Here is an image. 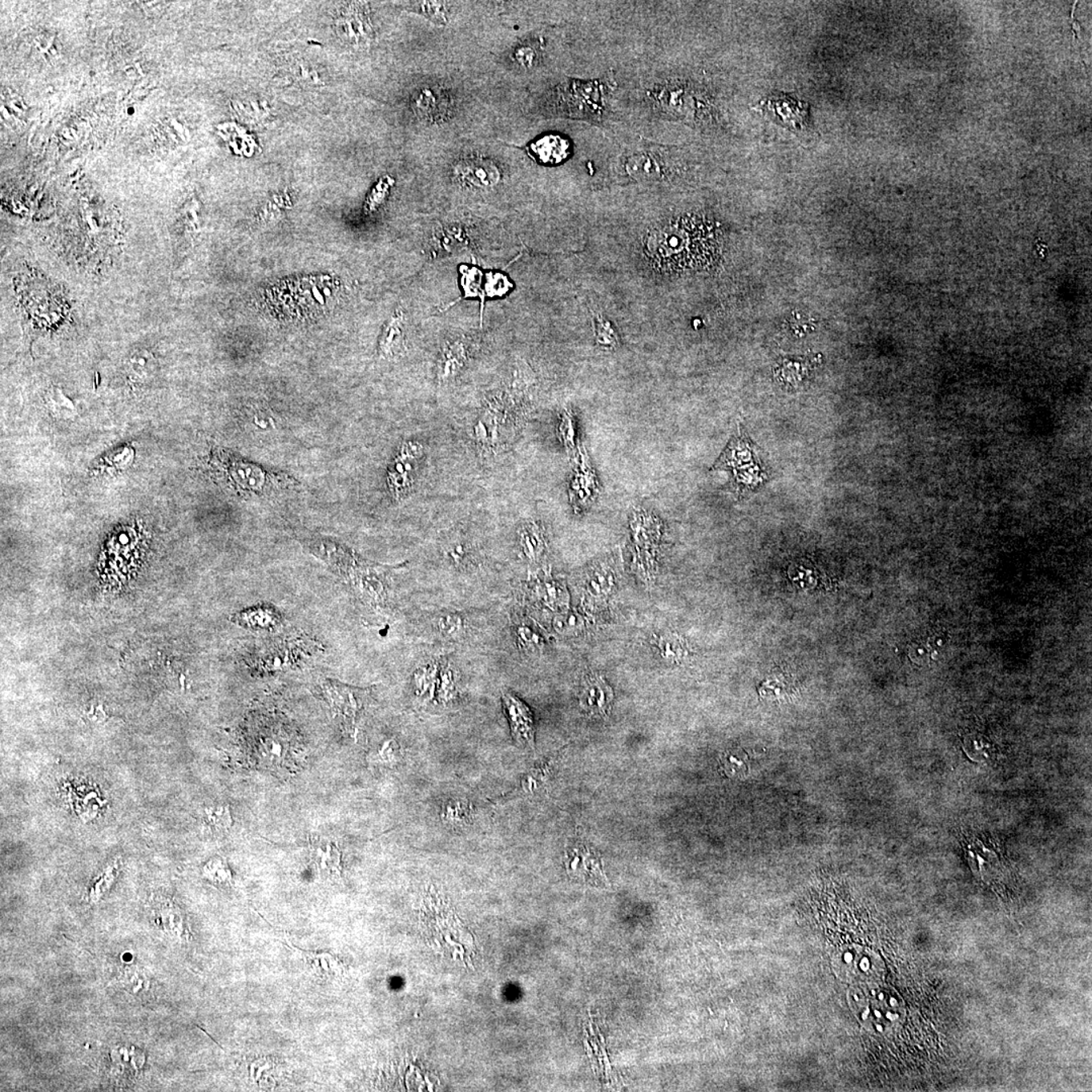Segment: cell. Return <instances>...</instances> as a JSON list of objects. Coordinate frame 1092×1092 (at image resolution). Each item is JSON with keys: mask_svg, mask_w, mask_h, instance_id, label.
Listing matches in <instances>:
<instances>
[{"mask_svg": "<svg viewBox=\"0 0 1092 1092\" xmlns=\"http://www.w3.org/2000/svg\"><path fill=\"white\" fill-rule=\"evenodd\" d=\"M211 465L225 487L241 497L270 495L296 484L288 474L270 472L224 449L215 451Z\"/></svg>", "mask_w": 1092, "mask_h": 1092, "instance_id": "cell-1", "label": "cell"}, {"mask_svg": "<svg viewBox=\"0 0 1092 1092\" xmlns=\"http://www.w3.org/2000/svg\"><path fill=\"white\" fill-rule=\"evenodd\" d=\"M856 1014L869 1028L883 1032L901 1020V1001L891 990L867 984L855 995Z\"/></svg>", "mask_w": 1092, "mask_h": 1092, "instance_id": "cell-2", "label": "cell"}, {"mask_svg": "<svg viewBox=\"0 0 1092 1092\" xmlns=\"http://www.w3.org/2000/svg\"><path fill=\"white\" fill-rule=\"evenodd\" d=\"M600 84L592 83H584L574 81L568 87L562 88L559 91L558 107L566 109L573 115H600L603 110V90H600Z\"/></svg>", "mask_w": 1092, "mask_h": 1092, "instance_id": "cell-3", "label": "cell"}, {"mask_svg": "<svg viewBox=\"0 0 1092 1092\" xmlns=\"http://www.w3.org/2000/svg\"><path fill=\"white\" fill-rule=\"evenodd\" d=\"M836 968L844 979L852 982L871 984L881 975L882 964L877 956L860 948L848 949L836 958Z\"/></svg>", "mask_w": 1092, "mask_h": 1092, "instance_id": "cell-4", "label": "cell"}, {"mask_svg": "<svg viewBox=\"0 0 1092 1092\" xmlns=\"http://www.w3.org/2000/svg\"><path fill=\"white\" fill-rule=\"evenodd\" d=\"M336 18V28L343 41L353 47H365L373 38V26L366 6L350 3L342 7Z\"/></svg>", "mask_w": 1092, "mask_h": 1092, "instance_id": "cell-5", "label": "cell"}, {"mask_svg": "<svg viewBox=\"0 0 1092 1092\" xmlns=\"http://www.w3.org/2000/svg\"><path fill=\"white\" fill-rule=\"evenodd\" d=\"M422 455L423 447L419 443H404L389 470V487L393 497L399 499L410 491L414 485L417 465Z\"/></svg>", "mask_w": 1092, "mask_h": 1092, "instance_id": "cell-6", "label": "cell"}, {"mask_svg": "<svg viewBox=\"0 0 1092 1092\" xmlns=\"http://www.w3.org/2000/svg\"><path fill=\"white\" fill-rule=\"evenodd\" d=\"M454 175L470 190H491L501 180V171L495 162L484 157H468L455 165Z\"/></svg>", "mask_w": 1092, "mask_h": 1092, "instance_id": "cell-7", "label": "cell"}, {"mask_svg": "<svg viewBox=\"0 0 1092 1092\" xmlns=\"http://www.w3.org/2000/svg\"><path fill=\"white\" fill-rule=\"evenodd\" d=\"M566 866L572 877L590 883L605 882L600 856L580 840H574L566 848Z\"/></svg>", "mask_w": 1092, "mask_h": 1092, "instance_id": "cell-8", "label": "cell"}, {"mask_svg": "<svg viewBox=\"0 0 1092 1092\" xmlns=\"http://www.w3.org/2000/svg\"><path fill=\"white\" fill-rule=\"evenodd\" d=\"M503 705L513 738L517 743L535 751L534 719L530 707L511 692L503 693Z\"/></svg>", "mask_w": 1092, "mask_h": 1092, "instance_id": "cell-9", "label": "cell"}, {"mask_svg": "<svg viewBox=\"0 0 1092 1092\" xmlns=\"http://www.w3.org/2000/svg\"><path fill=\"white\" fill-rule=\"evenodd\" d=\"M324 693L335 714L341 723L345 725L347 731H351L355 723L358 711L361 708V699L362 691L350 688L332 681H327L324 684Z\"/></svg>", "mask_w": 1092, "mask_h": 1092, "instance_id": "cell-10", "label": "cell"}, {"mask_svg": "<svg viewBox=\"0 0 1092 1092\" xmlns=\"http://www.w3.org/2000/svg\"><path fill=\"white\" fill-rule=\"evenodd\" d=\"M615 693L600 675L591 674L582 683L578 702L590 716L606 717L610 711Z\"/></svg>", "mask_w": 1092, "mask_h": 1092, "instance_id": "cell-11", "label": "cell"}, {"mask_svg": "<svg viewBox=\"0 0 1092 1092\" xmlns=\"http://www.w3.org/2000/svg\"><path fill=\"white\" fill-rule=\"evenodd\" d=\"M598 480L590 464L588 455L585 450L580 451V458L574 472L572 485H570V502L576 511H582L585 508L592 505L598 495Z\"/></svg>", "mask_w": 1092, "mask_h": 1092, "instance_id": "cell-12", "label": "cell"}, {"mask_svg": "<svg viewBox=\"0 0 1092 1092\" xmlns=\"http://www.w3.org/2000/svg\"><path fill=\"white\" fill-rule=\"evenodd\" d=\"M450 107L449 95L436 87H423L412 96V109L424 121H443Z\"/></svg>", "mask_w": 1092, "mask_h": 1092, "instance_id": "cell-13", "label": "cell"}, {"mask_svg": "<svg viewBox=\"0 0 1092 1092\" xmlns=\"http://www.w3.org/2000/svg\"><path fill=\"white\" fill-rule=\"evenodd\" d=\"M757 461V446L746 432L740 431L739 435L732 437L728 442L723 453L714 464L713 469L735 470Z\"/></svg>", "mask_w": 1092, "mask_h": 1092, "instance_id": "cell-14", "label": "cell"}, {"mask_svg": "<svg viewBox=\"0 0 1092 1092\" xmlns=\"http://www.w3.org/2000/svg\"><path fill=\"white\" fill-rule=\"evenodd\" d=\"M624 159L625 171L639 181L657 180L665 172L663 158L653 150L648 151L643 149V151L629 153L624 156Z\"/></svg>", "mask_w": 1092, "mask_h": 1092, "instance_id": "cell-15", "label": "cell"}, {"mask_svg": "<svg viewBox=\"0 0 1092 1092\" xmlns=\"http://www.w3.org/2000/svg\"><path fill=\"white\" fill-rule=\"evenodd\" d=\"M312 863L324 877H339L341 873V852L338 844L324 837H314L310 842Z\"/></svg>", "mask_w": 1092, "mask_h": 1092, "instance_id": "cell-16", "label": "cell"}, {"mask_svg": "<svg viewBox=\"0 0 1092 1092\" xmlns=\"http://www.w3.org/2000/svg\"><path fill=\"white\" fill-rule=\"evenodd\" d=\"M145 1057L133 1046H119L111 1052V1075L123 1082H132L140 1074Z\"/></svg>", "mask_w": 1092, "mask_h": 1092, "instance_id": "cell-17", "label": "cell"}, {"mask_svg": "<svg viewBox=\"0 0 1092 1092\" xmlns=\"http://www.w3.org/2000/svg\"><path fill=\"white\" fill-rule=\"evenodd\" d=\"M530 155L539 163L554 165L569 156L570 143L557 135L540 138L530 146Z\"/></svg>", "mask_w": 1092, "mask_h": 1092, "instance_id": "cell-18", "label": "cell"}, {"mask_svg": "<svg viewBox=\"0 0 1092 1092\" xmlns=\"http://www.w3.org/2000/svg\"><path fill=\"white\" fill-rule=\"evenodd\" d=\"M156 925L169 936L183 937L187 933L184 914L175 902L168 899L157 901L153 909Z\"/></svg>", "mask_w": 1092, "mask_h": 1092, "instance_id": "cell-19", "label": "cell"}, {"mask_svg": "<svg viewBox=\"0 0 1092 1092\" xmlns=\"http://www.w3.org/2000/svg\"><path fill=\"white\" fill-rule=\"evenodd\" d=\"M469 357V346L462 340H455L449 343L443 349L441 358H440L438 366V380L441 383H446L453 380L457 376L462 368H464Z\"/></svg>", "mask_w": 1092, "mask_h": 1092, "instance_id": "cell-20", "label": "cell"}, {"mask_svg": "<svg viewBox=\"0 0 1092 1092\" xmlns=\"http://www.w3.org/2000/svg\"><path fill=\"white\" fill-rule=\"evenodd\" d=\"M405 345V316L397 312L385 328L380 341V350L385 357H391L399 354Z\"/></svg>", "mask_w": 1092, "mask_h": 1092, "instance_id": "cell-21", "label": "cell"}, {"mask_svg": "<svg viewBox=\"0 0 1092 1092\" xmlns=\"http://www.w3.org/2000/svg\"><path fill=\"white\" fill-rule=\"evenodd\" d=\"M732 472L733 485H735V491L739 495H746L747 493L756 491L764 485L768 478L765 469L758 461L742 466V468L732 470Z\"/></svg>", "mask_w": 1092, "mask_h": 1092, "instance_id": "cell-22", "label": "cell"}, {"mask_svg": "<svg viewBox=\"0 0 1092 1092\" xmlns=\"http://www.w3.org/2000/svg\"><path fill=\"white\" fill-rule=\"evenodd\" d=\"M519 544L525 557L531 562L538 561L546 550L542 527L534 522L523 525L519 530Z\"/></svg>", "mask_w": 1092, "mask_h": 1092, "instance_id": "cell-23", "label": "cell"}, {"mask_svg": "<svg viewBox=\"0 0 1092 1092\" xmlns=\"http://www.w3.org/2000/svg\"><path fill=\"white\" fill-rule=\"evenodd\" d=\"M285 739L287 738L284 735L275 731L270 733L261 732L258 735V751L270 765H272V763L284 762L288 750V740Z\"/></svg>", "mask_w": 1092, "mask_h": 1092, "instance_id": "cell-24", "label": "cell"}, {"mask_svg": "<svg viewBox=\"0 0 1092 1092\" xmlns=\"http://www.w3.org/2000/svg\"><path fill=\"white\" fill-rule=\"evenodd\" d=\"M308 966L314 973L324 978L338 977L343 974L345 966L336 957L329 953L304 952Z\"/></svg>", "mask_w": 1092, "mask_h": 1092, "instance_id": "cell-25", "label": "cell"}, {"mask_svg": "<svg viewBox=\"0 0 1092 1092\" xmlns=\"http://www.w3.org/2000/svg\"><path fill=\"white\" fill-rule=\"evenodd\" d=\"M156 361L153 355L147 350L135 351L127 362V369L131 377L136 381L149 380L155 373Z\"/></svg>", "mask_w": 1092, "mask_h": 1092, "instance_id": "cell-26", "label": "cell"}, {"mask_svg": "<svg viewBox=\"0 0 1092 1092\" xmlns=\"http://www.w3.org/2000/svg\"><path fill=\"white\" fill-rule=\"evenodd\" d=\"M121 983L133 997L139 998L152 997L151 980L148 976L143 974L140 970H135L132 968L123 970L121 975Z\"/></svg>", "mask_w": 1092, "mask_h": 1092, "instance_id": "cell-27", "label": "cell"}, {"mask_svg": "<svg viewBox=\"0 0 1092 1092\" xmlns=\"http://www.w3.org/2000/svg\"><path fill=\"white\" fill-rule=\"evenodd\" d=\"M558 435L562 445L565 446L568 453L576 457L577 453V426L576 418L574 413L569 409H565L559 417L558 425Z\"/></svg>", "mask_w": 1092, "mask_h": 1092, "instance_id": "cell-28", "label": "cell"}, {"mask_svg": "<svg viewBox=\"0 0 1092 1092\" xmlns=\"http://www.w3.org/2000/svg\"><path fill=\"white\" fill-rule=\"evenodd\" d=\"M203 823L211 831L225 832L233 824L229 806L215 805L203 810Z\"/></svg>", "mask_w": 1092, "mask_h": 1092, "instance_id": "cell-29", "label": "cell"}, {"mask_svg": "<svg viewBox=\"0 0 1092 1092\" xmlns=\"http://www.w3.org/2000/svg\"><path fill=\"white\" fill-rule=\"evenodd\" d=\"M203 877L208 882L220 887H228L232 885L233 875L226 860L216 856L204 865L203 869Z\"/></svg>", "mask_w": 1092, "mask_h": 1092, "instance_id": "cell-30", "label": "cell"}, {"mask_svg": "<svg viewBox=\"0 0 1092 1092\" xmlns=\"http://www.w3.org/2000/svg\"><path fill=\"white\" fill-rule=\"evenodd\" d=\"M277 1063L273 1058H262L251 1066V1076L261 1086H275Z\"/></svg>", "mask_w": 1092, "mask_h": 1092, "instance_id": "cell-31", "label": "cell"}, {"mask_svg": "<svg viewBox=\"0 0 1092 1092\" xmlns=\"http://www.w3.org/2000/svg\"><path fill=\"white\" fill-rule=\"evenodd\" d=\"M46 400H47L50 410L59 418L68 419L75 415V407L59 389H51V391L48 392Z\"/></svg>", "mask_w": 1092, "mask_h": 1092, "instance_id": "cell-32", "label": "cell"}, {"mask_svg": "<svg viewBox=\"0 0 1092 1092\" xmlns=\"http://www.w3.org/2000/svg\"><path fill=\"white\" fill-rule=\"evenodd\" d=\"M659 648L663 658L674 663L681 662L687 655V650L682 639L674 635L662 636L659 639Z\"/></svg>", "mask_w": 1092, "mask_h": 1092, "instance_id": "cell-33", "label": "cell"}, {"mask_svg": "<svg viewBox=\"0 0 1092 1092\" xmlns=\"http://www.w3.org/2000/svg\"><path fill=\"white\" fill-rule=\"evenodd\" d=\"M418 10L436 26H445L449 22V6L446 2H420Z\"/></svg>", "mask_w": 1092, "mask_h": 1092, "instance_id": "cell-34", "label": "cell"}, {"mask_svg": "<svg viewBox=\"0 0 1092 1092\" xmlns=\"http://www.w3.org/2000/svg\"><path fill=\"white\" fill-rule=\"evenodd\" d=\"M436 627L443 638L457 639L464 634L465 623L461 616L445 615L439 617L437 623H436Z\"/></svg>", "mask_w": 1092, "mask_h": 1092, "instance_id": "cell-35", "label": "cell"}, {"mask_svg": "<svg viewBox=\"0 0 1092 1092\" xmlns=\"http://www.w3.org/2000/svg\"><path fill=\"white\" fill-rule=\"evenodd\" d=\"M118 870L119 864L115 862L113 865L107 867V869L103 872L102 875L99 876V879L95 880V883H92L90 893L92 901H98L99 899L110 889L111 885L113 884L115 877H117Z\"/></svg>", "mask_w": 1092, "mask_h": 1092, "instance_id": "cell-36", "label": "cell"}, {"mask_svg": "<svg viewBox=\"0 0 1092 1092\" xmlns=\"http://www.w3.org/2000/svg\"><path fill=\"white\" fill-rule=\"evenodd\" d=\"M438 665H428L417 671L415 675V683L417 690L420 694L432 693L434 691L436 679H437Z\"/></svg>", "mask_w": 1092, "mask_h": 1092, "instance_id": "cell-37", "label": "cell"}, {"mask_svg": "<svg viewBox=\"0 0 1092 1092\" xmlns=\"http://www.w3.org/2000/svg\"><path fill=\"white\" fill-rule=\"evenodd\" d=\"M554 627L562 635H574L582 627V619L576 613H566L555 617Z\"/></svg>", "mask_w": 1092, "mask_h": 1092, "instance_id": "cell-38", "label": "cell"}, {"mask_svg": "<svg viewBox=\"0 0 1092 1092\" xmlns=\"http://www.w3.org/2000/svg\"><path fill=\"white\" fill-rule=\"evenodd\" d=\"M613 581L611 570L606 566H600L593 570L589 581V590H594L597 594L605 592L604 590L610 588Z\"/></svg>", "mask_w": 1092, "mask_h": 1092, "instance_id": "cell-39", "label": "cell"}, {"mask_svg": "<svg viewBox=\"0 0 1092 1092\" xmlns=\"http://www.w3.org/2000/svg\"><path fill=\"white\" fill-rule=\"evenodd\" d=\"M538 50L534 45L521 44L515 49L514 58L517 62L524 68L534 67L538 60Z\"/></svg>", "mask_w": 1092, "mask_h": 1092, "instance_id": "cell-40", "label": "cell"}, {"mask_svg": "<svg viewBox=\"0 0 1092 1092\" xmlns=\"http://www.w3.org/2000/svg\"><path fill=\"white\" fill-rule=\"evenodd\" d=\"M399 755H400L399 744H397L395 742V740L391 739L388 740V742H385L383 744V747H381L379 752H377L376 760L377 762L387 764V765H391V764L396 763L397 761Z\"/></svg>", "mask_w": 1092, "mask_h": 1092, "instance_id": "cell-41", "label": "cell"}, {"mask_svg": "<svg viewBox=\"0 0 1092 1092\" xmlns=\"http://www.w3.org/2000/svg\"><path fill=\"white\" fill-rule=\"evenodd\" d=\"M517 638L519 643L526 648H535L540 646V638L535 631L525 624L518 625L516 629Z\"/></svg>", "mask_w": 1092, "mask_h": 1092, "instance_id": "cell-42", "label": "cell"}, {"mask_svg": "<svg viewBox=\"0 0 1092 1092\" xmlns=\"http://www.w3.org/2000/svg\"><path fill=\"white\" fill-rule=\"evenodd\" d=\"M909 657L917 665H924L929 662V648L921 643H914L909 648Z\"/></svg>", "mask_w": 1092, "mask_h": 1092, "instance_id": "cell-43", "label": "cell"}, {"mask_svg": "<svg viewBox=\"0 0 1092 1092\" xmlns=\"http://www.w3.org/2000/svg\"><path fill=\"white\" fill-rule=\"evenodd\" d=\"M440 681H441V692L443 697H451L454 692V679L453 671L450 667H446V669L441 671Z\"/></svg>", "mask_w": 1092, "mask_h": 1092, "instance_id": "cell-44", "label": "cell"}]
</instances>
